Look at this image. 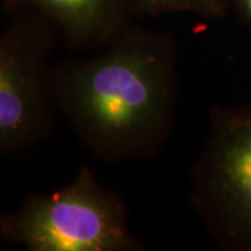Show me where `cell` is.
<instances>
[{"label":"cell","mask_w":251,"mask_h":251,"mask_svg":"<svg viewBox=\"0 0 251 251\" xmlns=\"http://www.w3.org/2000/svg\"><path fill=\"white\" fill-rule=\"evenodd\" d=\"M177 44L171 31L125 29L87 59L53 64L57 112L97 159H150L171 140L179 102Z\"/></svg>","instance_id":"cell-1"},{"label":"cell","mask_w":251,"mask_h":251,"mask_svg":"<svg viewBox=\"0 0 251 251\" xmlns=\"http://www.w3.org/2000/svg\"><path fill=\"white\" fill-rule=\"evenodd\" d=\"M4 240L28 251H141L122 197L88 166L48 194H29L0 216Z\"/></svg>","instance_id":"cell-2"},{"label":"cell","mask_w":251,"mask_h":251,"mask_svg":"<svg viewBox=\"0 0 251 251\" xmlns=\"http://www.w3.org/2000/svg\"><path fill=\"white\" fill-rule=\"evenodd\" d=\"M0 34V153L31 150L52 137L57 109L50 57L62 39L53 20L29 9L7 13Z\"/></svg>","instance_id":"cell-3"},{"label":"cell","mask_w":251,"mask_h":251,"mask_svg":"<svg viewBox=\"0 0 251 251\" xmlns=\"http://www.w3.org/2000/svg\"><path fill=\"white\" fill-rule=\"evenodd\" d=\"M190 202L219 249L251 251V105L211 110Z\"/></svg>","instance_id":"cell-4"},{"label":"cell","mask_w":251,"mask_h":251,"mask_svg":"<svg viewBox=\"0 0 251 251\" xmlns=\"http://www.w3.org/2000/svg\"><path fill=\"white\" fill-rule=\"evenodd\" d=\"M133 0H3L7 14L29 9L59 25L62 39L72 50H98L133 24Z\"/></svg>","instance_id":"cell-5"},{"label":"cell","mask_w":251,"mask_h":251,"mask_svg":"<svg viewBox=\"0 0 251 251\" xmlns=\"http://www.w3.org/2000/svg\"><path fill=\"white\" fill-rule=\"evenodd\" d=\"M232 0H133L134 18L156 17L165 13H196L209 20H224Z\"/></svg>","instance_id":"cell-6"},{"label":"cell","mask_w":251,"mask_h":251,"mask_svg":"<svg viewBox=\"0 0 251 251\" xmlns=\"http://www.w3.org/2000/svg\"><path fill=\"white\" fill-rule=\"evenodd\" d=\"M232 4L243 21L251 27V0H232Z\"/></svg>","instance_id":"cell-7"}]
</instances>
